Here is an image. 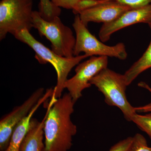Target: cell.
I'll list each match as a JSON object with an SVG mask.
<instances>
[{"label": "cell", "mask_w": 151, "mask_h": 151, "mask_svg": "<svg viewBox=\"0 0 151 151\" xmlns=\"http://www.w3.org/2000/svg\"><path fill=\"white\" fill-rule=\"evenodd\" d=\"M72 25L76 35L74 56L83 52L89 57L106 56L121 60L127 59L128 54L124 43L119 42L113 46L105 44L89 31L87 26L81 22L79 15L75 16Z\"/></svg>", "instance_id": "6"}, {"label": "cell", "mask_w": 151, "mask_h": 151, "mask_svg": "<svg viewBox=\"0 0 151 151\" xmlns=\"http://www.w3.org/2000/svg\"><path fill=\"white\" fill-rule=\"evenodd\" d=\"M33 0H1L0 40L8 34L14 36L23 30L30 31L32 23Z\"/></svg>", "instance_id": "5"}, {"label": "cell", "mask_w": 151, "mask_h": 151, "mask_svg": "<svg viewBox=\"0 0 151 151\" xmlns=\"http://www.w3.org/2000/svg\"><path fill=\"white\" fill-rule=\"evenodd\" d=\"M44 89L39 88L35 91L21 105L3 116L0 120V151L8 147L15 127L27 116L44 95Z\"/></svg>", "instance_id": "8"}, {"label": "cell", "mask_w": 151, "mask_h": 151, "mask_svg": "<svg viewBox=\"0 0 151 151\" xmlns=\"http://www.w3.org/2000/svg\"><path fill=\"white\" fill-rule=\"evenodd\" d=\"M108 58L90 57L89 59L76 65L75 75L68 79L64 86V89L68 90L74 103L81 98L84 89L91 86V79L100 71L108 67Z\"/></svg>", "instance_id": "7"}, {"label": "cell", "mask_w": 151, "mask_h": 151, "mask_svg": "<svg viewBox=\"0 0 151 151\" xmlns=\"http://www.w3.org/2000/svg\"><path fill=\"white\" fill-rule=\"evenodd\" d=\"M53 92L54 88H50L47 89L45 93L27 116L24 118L15 127L8 147L5 151H19L21 144L28 132L30 123L34 114L42 103L52 97Z\"/></svg>", "instance_id": "12"}, {"label": "cell", "mask_w": 151, "mask_h": 151, "mask_svg": "<svg viewBox=\"0 0 151 151\" xmlns=\"http://www.w3.org/2000/svg\"><path fill=\"white\" fill-rule=\"evenodd\" d=\"M32 23L40 35L50 42L52 51L64 57L74 56L76 37L71 29L63 24L59 17L48 21L41 17L39 12L34 11Z\"/></svg>", "instance_id": "4"}, {"label": "cell", "mask_w": 151, "mask_h": 151, "mask_svg": "<svg viewBox=\"0 0 151 151\" xmlns=\"http://www.w3.org/2000/svg\"><path fill=\"white\" fill-rule=\"evenodd\" d=\"M105 97V103L121 110L124 118L131 122L137 113L136 108L129 103L126 95L127 85L124 74L117 73L108 67L100 71L90 81Z\"/></svg>", "instance_id": "3"}, {"label": "cell", "mask_w": 151, "mask_h": 151, "mask_svg": "<svg viewBox=\"0 0 151 151\" xmlns=\"http://www.w3.org/2000/svg\"><path fill=\"white\" fill-rule=\"evenodd\" d=\"M57 99L52 96L45 115L41 122L35 118L32 119L28 132L21 144L19 151H45V145L43 142L45 122L50 109Z\"/></svg>", "instance_id": "11"}, {"label": "cell", "mask_w": 151, "mask_h": 151, "mask_svg": "<svg viewBox=\"0 0 151 151\" xmlns=\"http://www.w3.org/2000/svg\"><path fill=\"white\" fill-rule=\"evenodd\" d=\"M137 112H151V103L142 107L136 108Z\"/></svg>", "instance_id": "21"}, {"label": "cell", "mask_w": 151, "mask_h": 151, "mask_svg": "<svg viewBox=\"0 0 151 151\" xmlns=\"http://www.w3.org/2000/svg\"><path fill=\"white\" fill-rule=\"evenodd\" d=\"M110 1H100V0H80L77 4L72 10L74 14L79 15L83 11L92 8L98 5Z\"/></svg>", "instance_id": "17"}, {"label": "cell", "mask_w": 151, "mask_h": 151, "mask_svg": "<svg viewBox=\"0 0 151 151\" xmlns=\"http://www.w3.org/2000/svg\"><path fill=\"white\" fill-rule=\"evenodd\" d=\"M53 4L59 8L72 10L80 0H50Z\"/></svg>", "instance_id": "20"}, {"label": "cell", "mask_w": 151, "mask_h": 151, "mask_svg": "<svg viewBox=\"0 0 151 151\" xmlns=\"http://www.w3.org/2000/svg\"><path fill=\"white\" fill-rule=\"evenodd\" d=\"M151 30V24L149 25ZM151 68V40L150 45L142 55L136 61L124 74L127 86L145 70Z\"/></svg>", "instance_id": "13"}, {"label": "cell", "mask_w": 151, "mask_h": 151, "mask_svg": "<svg viewBox=\"0 0 151 151\" xmlns=\"http://www.w3.org/2000/svg\"><path fill=\"white\" fill-rule=\"evenodd\" d=\"M38 11L41 17L45 20L51 21L56 17H59L61 9L53 4L50 0H40Z\"/></svg>", "instance_id": "14"}, {"label": "cell", "mask_w": 151, "mask_h": 151, "mask_svg": "<svg viewBox=\"0 0 151 151\" xmlns=\"http://www.w3.org/2000/svg\"><path fill=\"white\" fill-rule=\"evenodd\" d=\"M151 24V4L137 8L132 9L115 20L102 25L99 32L100 40L108 41L114 33L137 24Z\"/></svg>", "instance_id": "9"}, {"label": "cell", "mask_w": 151, "mask_h": 151, "mask_svg": "<svg viewBox=\"0 0 151 151\" xmlns=\"http://www.w3.org/2000/svg\"><path fill=\"white\" fill-rule=\"evenodd\" d=\"M132 122L141 130L145 132L151 139V113L143 115L136 113L133 116Z\"/></svg>", "instance_id": "15"}, {"label": "cell", "mask_w": 151, "mask_h": 151, "mask_svg": "<svg viewBox=\"0 0 151 151\" xmlns=\"http://www.w3.org/2000/svg\"><path fill=\"white\" fill-rule=\"evenodd\" d=\"M132 9L137 8L151 4V0H115Z\"/></svg>", "instance_id": "19"}, {"label": "cell", "mask_w": 151, "mask_h": 151, "mask_svg": "<svg viewBox=\"0 0 151 151\" xmlns=\"http://www.w3.org/2000/svg\"><path fill=\"white\" fill-rule=\"evenodd\" d=\"M133 140V137H129L119 141L112 146L108 151H129Z\"/></svg>", "instance_id": "18"}, {"label": "cell", "mask_w": 151, "mask_h": 151, "mask_svg": "<svg viewBox=\"0 0 151 151\" xmlns=\"http://www.w3.org/2000/svg\"><path fill=\"white\" fill-rule=\"evenodd\" d=\"M100 1H108V0H100Z\"/></svg>", "instance_id": "23"}, {"label": "cell", "mask_w": 151, "mask_h": 151, "mask_svg": "<svg viewBox=\"0 0 151 151\" xmlns=\"http://www.w3.org/2000/svg\"><path fill=\"white\" fill-rule=\"evenodd\" d=\"M129 151H151V147L148 145L145 137L138 133L133 137V140Z\"/></svg>", "instance_id": "16"}, {"label": "cell", "mask_w": 151, "mask_h": 151, "mask_svg": "<svg viewBox=\"0 0 151 151\" xmlns=\"http://www.w3.org/2000/svg\"><path fill=\"white\" fill-rule=\"evenodd\" d=\"M18 40L26 44L35 52V58L40 64L50 63L54 68L57 74V82L52 95L56 99L62 96L65 82L72 68L83 60L89 57L83 54L72 58H66L57 54L52 50L37 40L27 29L23 30L14 35Z\"/></svg>", "instance_id": "2"}, {"label": "cell", "mask_w": 151, "mask_h": 151, "mask_svg": "<svg viewBox=\"0 0 151 151\" xmlns=\"http://www.w3.org/2000/svg\"><path fill=\"white\" fill-rule=\"evenodd\" d=\"M132 9L115 0H110L83 11L79 16L81 22L86 26L91 22L104 24L115 20Z\"/></svg>", "instance_id": "10"}, {"label": "cell", "mask_w": 151, "mask_h": 151, "mask_svg": "<svg viewBox=\"0 0 151 151\" xmlns=\"http://www.w3.org/2000/svg\"><path fill=\"white\" fill-rule=\"evenodd\" d=\"M140 85L141 86H142V87H145V88H147V89H149V90H150L151 92V89L148 86H147V84H144V83L143 84H143H141Z\"/></svg>", "instance_id": "22"}, {"label": "cell", "mask_w": 151, "mask_h": 151, "mask_svg": "<svg viewBox=\"0 0 151 151\" xmlns=\"http://www.w3.org/2000/svg\"><path fill=\"white\" fill-rule=\"evenodd\" d=\"M75 104L70 94L65 93L50 109L44 128L45 151H68L71 148L77 131L70 119Z\"/></svg>", "instance_id": "1"}]
</instances>
